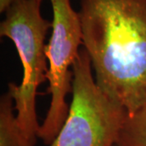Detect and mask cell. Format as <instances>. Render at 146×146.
I'll return each mask as SVG.
<instances>
[{"label": "cell", "instance_id": "2", "mask_svg": "<svg viewBox=\"0 0 146 146\" xmlns=\"http://www.w3.org/2000/svg\"><path fill=\"white\" fill-rule=\"evenodd\" d=\"M43 0H19L6 11L0 24V36L14 42L23 67L21 84H8L16 110V121L24 134L35 145L41 125L36 110L40 84L46 81L48 66L45 39L52 21L43 18Z\"/></svg>", "mask_w": 146, "mask_h": 146}, {"label": "cell", "instance_id": "3", "mask_svg": "<svg viewBox=\"0 0 146 146\" xmlns=\"http://www.w3.org/2000/svg\"><path fill=\"white\" fill-rule=\"evenodd\" d=\"M89 55L81 49L73 63L72 98L61 130L49 146H114L128 115L95 81Z\"/></svg>", "mask_w": 146, "mask_h": 146}, {"label": "cell", "instance_id": "1", "mask_svg": "<svg viewBox=\"0 0 146 146\" xmlns=\"http://www.w3.org/2000/svg\"><path fill=\"white\" fill-rule=\"evenodd\" d=\"M78 13L98 86L128 114L146 107V0H80Z\"/></svg>", "mask_w": 146, "mask_h": 146}, {"label": "cell", "instance_id": "5", "mask_svg": "<svg viewBox=\"0 0 146 146\" xmlns=\"http://www.w3.org/2000/svg\"><path fill=\"white\" fill-rule=\"evenodd\" d=\"M14 100L9 91L0 98V146H35L16 121Z\"/></svg>", "mask_w": 146, "mask_h": 146}, {"label": "cell", "instance_id": "4", "mask_svg": "<svg viewBox=\"0 0 146 146\" xmlns=\"http://www.w3.org/2000/svg\"><path fill=\"white\" fill-rule=\"evenodd\" d=\"M53 10L52 33L46 46L49 62L47 92L51 95L50 107L40 127L38 138L50 145L61 130L69 110L66 97L72 91V71L70 68L77 58L79 47L83 45L79 13L71 0H50Z\"/></svg>", "mask_w": 146, "mask_h": 146}, {"label": "cell", "instance_id": "6", "mask_svg": "<svg viewBox=\"0 0 146 146\" xmlns=\"http://www.w3.org/2000/svg\"><path fill=\"white\" fill-rule=\"evenodd\" d=\"M114 146H146V107L127 115Z\"/></svg>", "mask_w": 146, "mask_h": 146}, {"label": "cell", "instance_id": "7", "mask_svg": "<svg viewBox=\"0 0 146 146\" xmlns=\"http://www.w3.org/2000/svg\"><path fill=\"white\" fill-rule=\"evenodd\" d=\"M19 0H0V12L3 13Z\"/></svg>", "mask_w": 146, "mask_h": 146}]
</instances>
